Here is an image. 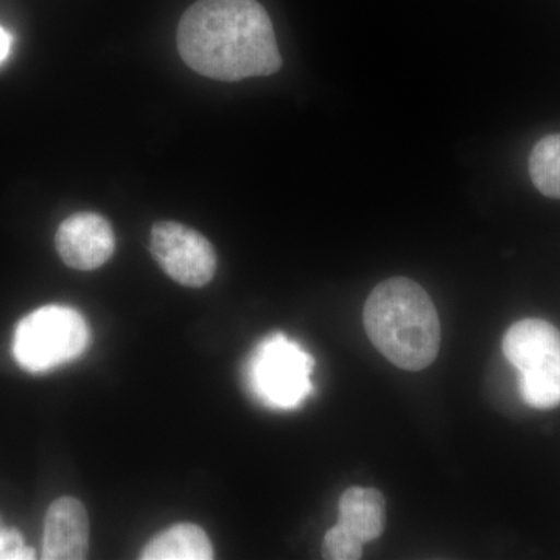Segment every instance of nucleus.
Segmentation results:
<instances>
[{
    "instance_id": "obj_1",
    "label": "nucleus",
    "mask_w": 560,
    "mask_h": 560,
    "mask_svg": "<svg viewBox=\"0 0 560 560\" xmlns=\"http://www.w3.org/2000/svg\"><path fill=\"white\" fill-rule=\"evenodd\" d=\"M178 50L191 70L212 80L267 77L282 68L272 22L257 0H198L180 18Z\"/></svg>"
},
{
    "instance_id": "obj_7",
    "label": "nucleus",
    "mask_w": 560,
    "mask_h": 560,
    "mask_svg": "<svg viewBox=\"0 0 560 560\" xmlns=\"http://www.w3.org/2000/svg\"><path fill=\"white\" fill-rule=\"evenodd\" d=\"M55 246L68 267L91 271L113 257L116 238L108 220L98 213L80 212L62 221Z\"/></svg>"
},
{
    "instance_id": "obj_4",
    "label": "nucleus",
    "mask_w": 560,
    "mask_h": 560,
    "mask_svg": "<svg viewBox=\"0 0 560 560\" xmlns=\"http://www.w3.org/2000/svg\"><path fill=\"white\" fill-rule=\"evenodd\" d=\"M90 341V326L79 312L46 305L18 324L13 355L25 371L46 372L79 359Z\"/></svg>"
},
{
    "instance_id": "obj_11",
    "label": "nucleus",
    "mask_w": 560,
    "mask_h": 560,
    "mask_svg": "<svg viewBox=\"0 0 560 560\" xmlns=\"http://www.w3.org/2000/svg\"><path fill=\"white\" fill-rule=\"evenodd\" d=\"M529 176L541 195L560 200V135L547 136L530 151Z\"/></svg>"
},
{
    "instance_id": "obj_8",
    "label": "nucleus",
    "mask_w": 560,
    "mask_h": 560,
    "mask_svg": "<svg viewBox=\"0 0 560 560\" xmlns=\"http://www.w3.org/2000/svg\"><path fill=\"white\" fill-rule=\"evenodd\" d=\"M90 547V521L83 503L61 497L50 504L44 523L43 559L81 560Z\"/></svg>"
},
{
    "instance_id": "obj_9",
    "label": "nucleus",
    "mask_w": 560,
    "mask_h": 560,
    "mask_svg": "<svg viewBox=\"0 0 560 560\" xmlns=\"http://www.w3.org/2000/svg\"><path fill=\"white\" fill-rule=\"evenodd\" d=\"M338 514V523L359 537L363 544L378 539L385 529V499L377 489L346 490L340 499Z\"/></svg>"
},
{
    "instance_id": "obj_5",
    "label": "nucleus",
    "mask_w": 560,
    "mask_h": 560,
    "mask_svg": "<svg viewBox=\"0 0 560 560\" xmlns=\"http://www.w3.org/2000/svg\"><path fill=\"white\" fill-rule=\"evenodd\" d=\"M315 360L300 342L275 334L250 353L246 381L250 393L276 410H293L311 396Z\"/></svg>"
},
{
    "instance_id": "obj_2",
    "label": "nucleus",
    "mask_w": 560,
    "mask_h": 560,
    "mask_svg": "<svg viewBox=\"0 0 560 560\" xmlns=\"http://www.w3.org/2000/svg\"><path fill=\"white\" fill-rule=\"evenodd\" d=\"M363 324L374 348L400 370H425L440 353V316L415 280L378 283L364 304Z\"/></svg>"
},
{
    "instance_id": "obj_13",
    "label": "nucleus",
    "mask_w": 560,
    "mask_h": 560,
    "mask_svg": "<svg viewBox=\"0 0 560 560\" xmlns=\"http://www.w3.org/2000/svg\"><path fill=\"white\" fill-rule=\"evenodd\" d=\"M35 550L24 544V537L18 529L0 530V560H32Z\"/></svg>"
},
{
    "instance_id": "obj_14",
    "label": "nucleus",
    "mask_w": 560,
    "mask_h": 560,
    "mask_svg": "<svg viewBox=\"0 0 560 560\" xmlns=\"http://www.w3.org/2000/svg\"><path fill=\"white\" fill-rule=\"evenodd\" d=\"M11 43H13V39H11L10 33L5 28L0 27V62L9 57Z\"/></svg>"
},
{
    "instance_id": "obj_10",
    "label": "nucleus",
    "mask_w": 560,
    "mask_h": 560,
    "mask_svg": "<svg viewBox=\"0 0 560 560\" xmlns=\"http://www.w3.org/2000/svg\"><path fill=\"white\" fill-rule=\"evenodd\" d=\"M213 558L208 534L200 526L179 523L158 534L143 548V560H209Z\"/></svg>"
},
{
    "instance_id": "obj_3",
    "label": "nucleus",
    "mask_w": 560,
    "mask_h": 560,
    "mask_svg": "<svg viewBox=\"0 0 560 560\" xmlns=\"http://www.w3.org/2000/svg\"><path fill=\"white\" fill-rule=\"evenodd\" d=\"M503 353L518 371L522 399L537 410L560 405V330L544 319L515 323L503 338Z\"/></svg>"
},
{
    "instance_id": "obj_6",
    "label": "nucleus",
    "mask_w": 560,
    "mask_h": 560,
    "mask_svg": "<svg viewBox=\"0 0 560 560\" xmlns=\"http://www.w3.org/2000/svg\"><path fill=\"white\" fill-rule=\"evenodd\" d=\"M150 250L168 278L180 285H208L217 270V254L200 232L176 221H160L151 230Z\"/></svg>"
},
{
    "instance_id": "obj_12",
    "label": "nucleus",
    "mask_w": 560,
    "mask_h": 560,
    "mask_svg": "<svg viewBox=\"0 0 560 560\" xmlns=\"http://www.w3.org/2000/svg\"><path fill=\"white\" fill-rule=\"evenodd\" d=\"M363 541L337 523L324 537V558L331 560H357L363 556Z\"/></svg>"
}]
</instances>
